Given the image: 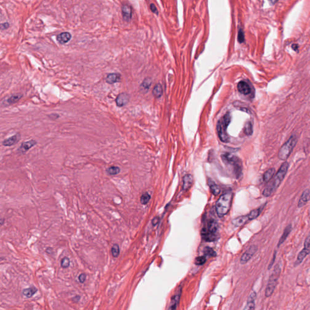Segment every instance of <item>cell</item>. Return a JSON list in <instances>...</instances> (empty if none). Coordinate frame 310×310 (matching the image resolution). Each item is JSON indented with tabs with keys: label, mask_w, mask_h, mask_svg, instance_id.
I'll return each instance as SVG.
<instances>
[{
	"label": "cell",
	"mask_w": 310,
	"mask_h": 310,
	"mask_svg": "<svg viewBox=\"0 0 310 310\" xmlns=\"http://www.w3.org/2000/svg\"><path fill=\"white\" fill-rule=\"evenodd\" d=\"M289 167V164L287 162H283L276 175L268 184L263 191V195L265 197H270L279 187L281 182L283 180Z\"/></svg>",
	"instance_id": "1"
},
{
	"label": "cell",
	"mask_w": 310,
	"mask_h": 310,
	"mask_svg": "<svg viewBox=\"0 0 310 310\" xmlns=\"http://www.w3.org/2000/svg\"><path fill=\"white\" fill-rule=\"evenodd\" d=\"M221 159L233 175L237 179L239 178L242 171V164L240 159L229 153L222 154Z\"/></svg>",
	"instance_id": "2"
},
{
	"label": "cell",
	"mask_w": 310,
	"mask_h": 310,
	"mask_svg": "<svg viewBox=\"0 0 310 310\" xmlns=\"http://www.w3.org/2000/svg\"><path fill=\"white\" fill-rule=\"evenodd\" d=\"M232 200L233 193L231 192L224 193L219 197L215 205L216 213L219 218H223L229 213Z\"/></svg>",
	"instance_id": "3"
},
{
	"label": "cell",
	"mask_w": 310,
	"mask_h": 310,
	"mask_svg": "<svg viewBox=\"0 0 310 310\" xmlns=\"http://www.w3.org/2000/svg\"><path fill=\"white\" fill-rule=\"evenodd\" d=\"M219 233V225L214 219H210L207 225L201 230V236L206 242H214L218 240Z\"/></svg>",
	"instance_id": "4"
},
{
	"label": "cell",
	"mask_w": 310,
	"mask_h": 310,
	"mask_svg": "<svg viewBox=\"0 0 310 310\" xmlns=\"http://www.w3.org/2000/svg\"><path fill=\"white\" fill-rule=\"evenodd\" d=\"M231 122V115L230 113H227L218 122L217 131L218 134L221 141L224 142H228L230 138L227 134V127Z\"/></svg>",
	"instance_id": "5"
},
{
	"label": "cell",
	"mask_w": 310,
	"mask_h": 310,
	"mask_svg": "<svg viewBox=\"0 0 310 310\" xmlns=\"http://www.w3.org/2000/svg\"><path fill=\"white\" fill-rule=\"evenodd\" d=\"M298 142L296 135H293L280 148L278 153V157L281 160H286L291 153Z\"/></svg>",
	"instance_id": "6"
},
{
	"label": "cell",
	"mask_w": 310,
	"mask_h": 310,
	"mask_svg": "<svg viewBox=\"0 0 310 310\" xmlns=\"http://www.w3.org/2000/svg\"><path fill=\"white\" fill-rule=\"evenodd\" d=\"M280 273H281V268L280 266L279 265H277L274 267L271 274L268 283L266 287L265 293L266 297H270L274 293L278 283V280L280 276Z\"/></svg>",
	"instance_id": "7"
},
{
	"label": "cell",
	"mask_w": 310,
	"mask_h": 310,
	"mask_svg": "<svg viewBox=\"0 0 310 310\" xmlns=\"http://www.w3.org/2000/svg\"><path fill=\"white\" fill-rule=\"evenodd\" d=\"M238 89L240 93L244 95H254L253 87L245 81H241L238 84Z\"/></svg>",
	"instance_id": "8"
},
{
	"label": "cell",
	"mask_w": 310,
	"mask_h": 310,
	"mask_svg": "<svg viewBox=\"0 0 310 310\" xmlns=\"http://www.w3.org/2000/svg\"><path fill=\"white\" fill-rule=\"evenodd\" d=\"M257 250H258V247L256 245H251L250 248L242 254V257L240 258V263L242 264L247 263L254 255Z\"/></svg>",
	"instance_id": "9"
},
{
	"label": "cell",
	"mask_w": 310,
	"mask_h": 310,
	"mask_svg": "<svg viewBox=\"0 0 310 310\" xmlns=\"http://www.w3.org/2000/svg\"><path fill=\"white\" fill-rule=\"evenodd\" d=\"M122 14L124 20L126 22H129L132 17V10L130 6L124 4L122 6Z\"/></svg>",
	"instance_id": "10"
},
{
	"label": "cell",
	"mask_w": 310,
	"mask_h": 310,
	"mask_svg": "<svg viewBox=\"0 0 310 310\" xmlns=\"http://www.w3.org/2000/svg\"><path fill=\"white\" fill-rule=\"evenodd\" d=\"M310 189H307L305 190L300 196V199L298 202V207L302 208L305 206L307 203L310 200Z\"/></svg>",
	"instance_id": "11"
},
{
	"label": "cell",
	"mask_w": 310,
	"mask_h": 310,
	"mask_svg": "<svg viewBox=\"0 0 310 310\" xmlns=\"http://www.w3.org/2000/svg\"><path fill=\"white\" fill-rule=\"evenodd\" d=\"M193 183V178L191 175L187 174L183 178V184H182V190L184 191H187L189 190L191 187L192 186Z\"/></svg>",
	"instance_id": "12"
},
{
	"label": "cell",
	"mask_w": 310,
	"mask_h": 310,
	"mask_svg": "<svg viewBox=\"0 0 310 310\" xmlns=\"http://www.w3.org/2000/svg\"><path fill=\"white\" fill-rule=\"evenodd\" d=\"M129 101V96L127 93H120L116 99V102L118 107H122L127 104Z\"/></svg>",
	"instance_id": "13"
},
{
	"label": "cell",
	"mask_w": 310,
	"mask_h": 310,
	"mask_svg": "<svg viewBox=\"0 0 310 310\" xmlns=\"http://www.w3.org/2000/svg\"><path fill=\"white\" fill-rule=\"evenodd\" d=\"M20 134L17 133L15 135H13L10 138L3 140L2 145L6 147H10L15 144H17L19 140H20Z\"/></svg>",
	"instance_id": "14"
},
{
	"label": "cell",
	"mask_w": 310,
	"mask_h": 310,
	"mask_svg": "<svg viewBox=\"0 0 310 310\" xmlns=\"http://www.w3.org/2000/svg\"><path fill=\"white\" fill-rule=\"evenodd\" d=\"M37 142L36 140H33L22 142L21 145L20 149H19V151L22 153H25L28 150H30L32 147H34L37 144Z\"/></svg>",
	"instance_id": "15"
},
{
	"label": "cell",
	"mask_w": 310,
	"mask_h": 310,
	"mask_svg": "<svg viewBox=\"0 0 310 310\" xmlns=\"http://www.w3.org/2000/svg\"><path fill=\"white\" fill-rule=\"evenodd\" d=\"M256 299V293L253 291L251 293L248 300L246 307L244 310H254L255 308V300Z\"/></svg>",
	"instance_id": "16"
},
{
	"label": "cell",
	"mask_w": 310,
	"mask_h": 310,
	"mask_svg": "<svg viewBox=\"0 0 310 310\" xmlns=\"http://www.w3.org/2000/svg\"><path fill=\"white\" fill-rule=\"evenodd\" d=\"M180 295H181V290L180 289L171 298L170 307L169 308V310H175L177 308L180 300Z\"/></svg>",
	"instance_id": "17"
},
{
	"label": "cell",
	"mask_w": 310,
	"mask_h": 310,
	"mask_svg": "<svg viewBox=\"0 0 310 310\" xmlns=\"http://www.w3.org/2000/svg\"><path fill=\"white\" fill-rule=\"evenodd\" d=\"M248 222H249V220L247 218V216L245 215V216H242L240 217L235 218L234 219L232 220V224L235 227H239L241 226H243L244 225H245V224H247Z\"/></svg>",
	"instance_id": "18"
},
{
	"label": "cell",
	"mask_w": 310,
	"mask_h": 310,
	"mask_svg": "<svg viewBox=\"0 0 310 310\" xmlns=\"http://www.w3.org/2000/svg\"><path fill=\"white\" fill-rule=\"evenodd\" d=\"M208 185L210 187V190L211 193L217 196L220 193V188L219 186L211 179L209 178L208 180Z\"/></svg>",
	"instance_id": "19"
},
{
	"label": "cell",
	"mask_w": 310,
	"mask_h": 310,
	"mask_svg": "<svg viewBox=\"0 0 310 310\" xmlns=\"http://www.w3.org/2000/svg\"><path fill=\"white\" fill-rule=\"evenodd\" d=\"M310 254V249L307 248H303V249L298 254L297 260L295 262V266H298L300 264L303 259Z\"/></svg>",
	"instance_id": "20"
},
{
	"label": "cell",
	"mask_w": 310,
	"mask_h": 310,
	"mask_svg": "<svg viewBox=\"0 0 310 310\" xmlns=\"http://www.w3.org/2000/svg\"><path fill=\"white\" fill-rule=\"evenodd\" d=\"M265 206V204L264 205L260 207L259 208L257 209L251 211L248 214H247V218H248L249 221L254 220V219L258 218L260 216V213H262V210H263V208Z\"/></svg>",
	"instance_id": "21"
},
{
	"label": "cell",
	"mask_w": 310,
	"mask_h": 310,
	"mask_svg": "<svg viewBox=\"0 0 310 310\" xmlns=\"http://www.w3.org/2000/svg\"><path fill=\"white\" fill-rule=\"evenodd\" d=\"M71 35L69 32H62L57 36V41L61 44H64L68 42L71 39Z\"/></svg>",
	"instance_id": "22"
},
{
	"label": "cell",
	"mask_w": 310,
	"mask_h": 310,
	"mask_svg": "<svg viewBox=\"0 0 310 310\" xmlns=\"http://www.w3.org/2000/svg\"><path fill=\"white\" fill-rule=\"evenodd\" d=\"M291 230H292V225L291 224H289L287 227H286V228L283 231V234H282V235L279 239V241L278 242V247H279L280 245H282L284 242V241L287 239V238H288V236H289V234L291 231Z\"/></svg>",
	"instance_id": "23"
},
{
	"label": "cell",
	"mask_w": 310,
	"mask_h": 310,
	"mask_svg": "<svg viewBox=\"0 0 310 310\" xmlns=\"http://www.w3.org/2000/svg\"><path fill=\"white\" fill-rule=\"evenodd\" d=\"M38 292V289L35 287H30L29 288L22 290V294L27 298L33 297Z\"/></svg>",
	"instance_id": "24"
},
{
	"label": "cell",
	"mask_w": 310,
	"mask_h": 310,
	"mask_svg": "<svg viewBox=\"0 0 310 310\" xmlns=\"http://www.w3.org/2000/svg\"><path fill=\"white\" fill-rule=\"evenodd\" d=\"M121 75L118 73H110L108 75L106 78V81L107 83L112 84L116 83L120 80Z\"/></svg>",
	"instance_id": "25"
},
{
	"label": "cell",
	"mask_w": 310,
	"mask_h": 310,
	"mask_svg": "<svg viewBox=\"0 0 310 310\" xmlns=\"http://www.w3.org/2000/svg\"><path fill=\"white\" fill-rule=\"evenodd\" d=\"M276 172V170L274 168H271L267 170L263 175V180L265 182H269L274 176V173Z\"/></svg>",
	"instance_id": "26"
},
{
	"label": "cell",
	"mask_w": 310,
	"mask_h": 310,
	"mask_svg": "<svg viewBox=\"0 0 310 310\" xmlns=\"http://www.w3.org/2000/svg\"><path fill=\"white\" fill-rule=\"evenodd\" d=\"M22 97V95L20 93H17L12 95L7 100V103L8 105H12L13 104L16 102H17L18 101L20 100L21 98Z\"/></svg>",
	"instance_id": "27"
},
{
	"label": "cell",
	"mask_w": 310,
	"mask_h": 310,
	"mask_svg": "<svg viewBox=\"0 0 310 310\" xmlns=\"http://www.w3.org/2000/svg\"><path fill=\"white\" fill-rule=\"evenodd\" d=\"M151 84V80L150 79H149V78L145 79L144 80V81L142 82L141 85H140V90L143 93L147 92L149 90V89H150Z\"/></svg>",
	"instance_id": "28"
},
{
	"label": "cell",
	"mask_w": 310,
	"mask_h": 310,
	"mask_svg": "<svg viewBox=\"0 0 310 310\" xmlns=\"http://www.w3.org/2000/svg\"><path fill=\"white\" fill-rule=\"evenodd\" d=\"M162 93H163V89H162V86L160 85V84H156L153 88V95H154V96L158 98H160V96L162 95Z\"/></svg>",
	"instance_id": "29"
},
{
	"label": "cell",
	"mask_w": 310,
	"mask_h": 310,
	"mask_svg": "<svg viewBox=\"0 0 310 310\" xmlns=\"http://www.w3.org/2000/svg\"><path fill=\"white\" fill-rule=\"evenodd\" d=\"M205 256H209L210 258H214L217 256L216 251L210 247H206L203 250Z\"/></svg>",
	"instance_id": "30"
},
{
	"label": "cell",
	"mask_w": 310,
	"mask_h": 310,
	"mask_svg": "<svg viewBox=\"0 0 310 310\" xmlns=\"http://www.w3.org/2000/svg\"><path fill=\"white\" fill-rule=\"evenodd\" d=\"M150 199H151V196L150 194L148 193L147 192H145L143 193L140 196V203L143 205H146L150 201Z\"/></svg>",
	"instance_id": "31"
},
{
	"label": "cell",
	"mask_w": 310,
	"mask_h": 310,
	"mask_svg": "<svg viewBox=\"0 0 310 310\" xmlns=\"http://www.w3.org/2000/svg\"><path fill=\"white\" fill-rule=\"evenodd\" d=\"M244 132L247 135H251L253 134V125L250 121L247 122L244 127Z\"/></svg>",
	"instance_id": "32"
},
{
	"label": "cell",
	"mask_w": 310,
	"mask_h": 310,
	"mask_svg": "<svg viewBox=\"0 0 310 310\" xmlns=\"http://www.w3.org/2000/svg\"><path fill=\"white\" fill-rule=\"evenodd\" d=\"M111 254H112V256L114 257V258H117L118 257L119 254H120V247L118 244H115L112 248H111Z\"/></svg>",
	"instance_id": "33"
},
{
	"label": "cell",
	"mask_w": 310,
	"mask_h": 310,
	"mask_svg": "<svg viewBox=\"0 0 310 310\" xmlns=\"http://www.w3.org/2000/svg\"><path fill=\"white\" fill-rule=\"evenodd\" d=\"M107 172L110 175H116L118 174L120 172V169L119 167H115V166L114 167H111L107 169Z\"/></svg>",
	"instance_id": "34"
},
{
	"label": "cell",
	"mask_w": 310,
	"mask_h": 310,
	"mask_svg": "<svg viewBox=\"0 0 310 310\" xmlns=\"http://www.w3.org/2000/svg\"><path fill=\"white\" fill-rule=\"evenodd\" d=\"M207 261V258L205 257V256H199V257H197L195 259V264L196 265H204L205 262Z\"/></svg>",
	"instance_id": "35"
},
{
	"label": "cell",
	"mask_w": 310,
	"mask_h": 310,
	"mask_svg": "<svg viewBox=\"0 0 310 310\" xmlns=\"http://www.w3.org/2000/svg\"><path fill=\"white\" fill-rule=\"evenodd\" d=\"M70 259L67 258V257H65L64 258L62 259L61 260V267L62 268H67L69 267L70 265Z\"/></svg>",
	"instance_id": "36"
},
{
	"label": "cell",
	"mask_w": 310,
	"mask_h": 310,
	"mask_svg": "<svg viewBox=\"0 0 310 310\" xmlns=\"http://www.w3.org/2000/svg\"><path fill=\"white\" fill-rule=\"evenodd\" d=\"M238 40L240 43H242L244 41V33L242 30H239Z\"/></svg>",
	"instance_id": "37"
},
{
	"label": "cell",
	"mask_w": 310,
	"mask_h": 310,
	"mask_svg": "<svg viewBox=\"0 0 310 310\" xmlns=\"http://www.w3.org/2000/svg\"><path fill=\"white\" fill-rule=\"evenodd\" d=\"M310 235L308 234V236H307V238H306V239L305 240V243H304V247L305 248H308V249H310Z\"/></svg>",
	"instance_id": "38"
},
{
	"label": "cell",
	"mask_w": 310,
	"mask_h": 310,
	"mask_svg": "<svg viewBox=\"0 0 310 310\" xmlns=\"http://www.w3.org/2000/svg\"><path fill=\"white\" fill-rule=\"evenodd\" d=\"M9 27V24L8 22H4L0 24V29L1 30H6L8 29Z\"/></svg>",
	"instance_id": "39"
},
{
	"label": "cell",
	"mask_w": 310,
	"mask_h": 310,
	"mask_svg": "<svg viewBox=\"0 0 310 310\" xmlns=\"http://www.w3.org/2000/svg\"><path fill=\"white\" fill-rule=\"evenodd\" d=\"M78 279L81 283H84L86 279V275L84 273H82L78 277Z\"/></svg>",
	"instance_id": "40"
},
{
	"label": "cell",
	"mask_w": 310,
	"mask_h": 310,
	"mask_svg": "<svg viewBox=\"0 0 310 310\" xmlns=\"http://www.w3.org/2000/svg\"><path fill=\"white\" fill-rule=\"evenodd\" d=\"M150 9H151V11H152L153 13H156V15H158V10H157V9H156V6H155V4H151V5H150Z\"/></svg>",
	"instance_id": "41"
},
{
	"label": "cell",
	"mask_w": 310,
	"mask_h": 310,
	"mask_svg": "<svg viewBox=\"0 0 310 310\" xmlns=\"http://www.w3.org/2000/svg\"><path fill=\"white\" fill-rule=\"evenodd\" d=\"M160 222V218L158 217H155L153 220H152V225L153 226H156Z\"/></svg>",
	"instance_id": "42"
},
{
	"label": "cell",
	"mask_w": 310,
	"mask_h": 310,
	"mask_svg": "<svg viewBox=\"0 0 310 310\" xmlns=\"http://www.w3.org/2000/svg\"><path fill=\"white\" fill-rule=\"evenodd\" d=\"M276 253H274V255L273 259V260H272V263L271 262V263H270V265H269V268H270L271 266H272V265H273V263H274V260H275V258H276Z\"/></svg>",
	"instance_id": "43"
},
{
	"label": "cell",
	"mask_w": 310,
	"mask_h": 310,
	"mask_svg": "<svg viewBox=\"0 0 310 310\" xmlns=\"http://www.w3.org/2000/svg\"><path fill=\"white\" fill-rule=\"evenodd\" d=\"M4 222V219H0V225H2Z\"/></svg>",
	"instance_id": "44"
}]
</instances>
